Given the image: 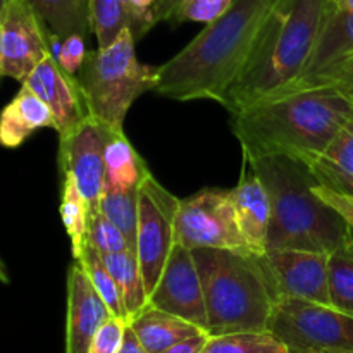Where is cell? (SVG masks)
Wrapping results in <instances>:
<instances>
[{
    "instance_id": "cell-1",
    "label": "cell",
    "mask_w": 353,
    "mask_h": 353,
    "mask_svg": "<svg viewBox=\"0 0 353 353\" xmlns=\"http://www.w3.org/2000/svg\"><path fill=\"white\" fill-rule=\"evenodd\" d=\"M353 117V102L334 86L288 88L231 114L243 161L286 155L305 159L330 145Z\"/></svg>"
},
{
    "instance_id": "cell-2",
    "label": "cell",
    "mask_w": 353,
    "mask_h": 353,
    "mask_svg": "<svg viewBox=\"0 0 353 353\" xmlns=\"http://www.w3.org/2000/svg\"><path fill=\"white\" fill-rule=\"evenodd\" d=\"M279 0H233L226 12L159 65L155 92L165 99L223 102L247 65Z\"/></svg>"
},
{
    "instance_id": "cell-3",
    "label": "cell",
    "mask_w": 353,
    "mask_h": 353,
    "mask_svg": "<svg viewBox=\"0 0 353 353\" xmlns=\"http://www.w3.org/2000/svg\"><path fill=\"white\" fill-rule=\"evenodd\" d=\"M327 6V0H279L221 105L230 114L240 112L262 97L292 86L312 54Z\"/></svg>"
},
{
    "instance_id": "cell-4",
    "label": "cell",
    "mask_w": 353,
    "mask_h": 353,
    "mask_svg": "<svg viewBox=\"0 0 353 353\" xmlns=\"http://www.w3.org/2000/svg\"><path fill=\"white\" fill-rule=\"evenodd\" d=\"M243 162L262 179L271 199L269 248L330 254L350 234L343 217L319 199V183L302 161L268 155Z\"/></svg>"
},
{
    "instance_id": "cell-5",
    "label": "cell",
    "mask_w": 353,
    "mask_h": 353,
    "mask_svg": "<svg viewBox=\"0 0 353 353\" xmlns=\"http://www.w3.org/2000/svg\"><path fill=\"white\" fill-rule=\"evenodd\" d=\"M192 252L202 278L207 333L268 331L276 299L259 255L219 248Z\"/></svg>"
},
{
    "instance_id": "cell-6",
    "label": "cell",
    "mask_w": 353,
    "mask_h": 353,
    "mask_svg": "<svg viewBox=\"0 0 353 353\" xmlns=\"http://www.w3.org/2000/svg\"><path fill=\"white\" fill-rule=\"evenodd\" d=\"M134 43L126 28L110 45L88 52L76 74L90 116L116 133L124 131L134 100L159 83V68L140 62Z\"/></svg>"
},
{
    "instance_id": "cell-7",
    "label": "cell",
    "mask_w": 353,
    "mask_h": 353,
    "mask_svg": "<svg viewBox=\"0 0 353 353\" xmlns=\"http://www.w3.org/2000/svg\"><path fill=\"white\" fill-rule=\"evenodd\" d=\"M268 331L290 353H353V316L326 303L279 299Z\"/></svg>"
},
{
    "instance_id": "cell-8",
    "label": "cell",
    "mask_w": 353,
    "mask_h": 353,
    "mask_svg": "<svg viewBox=\"0 0 353 353\" xmlns=\"http://www.w3.org/2000/svg\"><path fill=\"white\" fill-rule=\"evenodd\" d=\"M174 231L176 243L190 250L219 248L250 254L238 230L230 190L203 188L188 199H179Z\"/></svg>"
},
{
    "instance_id": "cell-9",
    "label": "cell",
    "mask_w": 353,
    "mask_h": 353,
    "mask_svg": "<svg viewBox=\"0 0 353 353\" xmlns=\"http://www.w3.org/2000/svg\"><path fill=\"white\" fill-rule=\"evenodd\" d=\"M179 199L165 190L154 174L140 186L137 255L147 295L154 292L169 254L176 243L174 219Z\"/></svg>"
},
{
    "instance_id": "cell-10",
    "label": "cell",
    "mask_w": 353,
    "mask_h": 353,
    "mask_svg": "<svg viewBox=\"0 0 353 353\" xmlns=\"http://www.w3.org/2000/svg\"><path fill=\"white\" fill-rule=\"evenodd\" d=\"M48 55L47 24L26 0H9L0 14V78L23 83Z\"/></svg>"
},
{
    "instance_id": "cell-11",
    "label": "cell",
    "mask_w": 353,
    "mask_h": 353,
    "mask_svg": "<svg viewBox=\"0 0 353 353\" xmlns=\"http://www.w3.org/2000/svg\"><path fill=\"white\" fill-rule=\"evenodd\" d=\"M274 299H300L309 302H330L327 254L296 248H268L259 255Z\"/></svg>"
},
{
    "instance_id": "cell-12",
    "label": "cell",
    "mask_w": 353,
    "mask_h": 353,
    "mask_svg": "<svg viewBox=\"0 0 353 353\" xmlns=\"http://www.w3.org/2000/svg\"><path fill=\"white\" fill-rule=\"evenodd\" d=\"M148 303L190 321L207 333V310L202 278L190 248L174 243Z\"/></svg>"
},
{
    "instance_id": "cell-13",
    "label": "cell",
    "mask_w": 353,
    "mask_h": 353,
    "mask_svg": "<svg viewBox=\"0 0 353 353\" xmlns=\"http://www.w3.org/2000/svg\"><path fill=\"white\" fill-rule=\"evenodd\" d=\"M110 131L92 116L86 117L74 131L59 138V169L61 176L69 174L74 178L90 207L97 209L100 195L103 192V174H105V145Z\"/></svg>"
},
{
    "instance_id": "cell-14",
    "label": "cell",
    "mask_w": 353,
    "mask_h": 353,
    "mask_svg": "<svg viewBox=\"0 0 353 353\" xmlns=\"http://www.w3.org/2000/svg\"><path fill=\"white\" fill-rule=\"evenodd\" d=\"M353 65V9L327 6L326 17L300 78L288 88L331 86ZM285 88V90H288Z\"/></svg>"
},
{
    "instance_id": "cell-15",
    "label": "cell",
    "mask_w": 353,
    "mask_h": 353,
    "mask_svg": "<svg viewBox=\"0 0 353 353\" xmlns=\"http://www.w3.org/2000/svg\"><path fill=\"white\" fill-rule=\"evenodd\" d=\"M21 85L37 93L55 117L59 138L74 131L90 116L76 76L69 74L52 55L40 62Z\"/></svg>"
},
{
    "instance_id": "cell-16",
    "label": "cell",
    "mask_w": 353,
    "mask_h": 353,
    "mask_svg": "<svg viewBox=\"0 0 353 353\" xmlns=\"http://www.w3.org/2000/svg\"><path fill=\"white\" fill-rule=\"evenodd\" d=\"M109 317V307L74 261L68 274L65 353H88L93 336Z\"/></svg>"
},
{
    "instance_id": "cell-17",
    "label": "cell",
    "mask_w": 353,
    "mask_h": 353,
    "mask_svg": "<svg viewBox=\"0 0 353 353\" xmlns=\"http://www.w3.org/2000/svg\"><path fill=\"white\" fill-rule=\"evenodd\" d=\"M238 230L254 255L265 254L269 248V228H271V199L262 179L243 162L238 185L230 190Z\"/></svg>"
},
{
    "instance_id": "cell-18",
    "label": "cell",
    "mask_w": 353,
    "mask_h": 353,
    "mask_svg": "<svg viewBox=\"0 0 353 353\" xmlns=\"http://www.w3.org/2000/svg\"><path fill=\"white\" fill-rule=\"evenodd\" d=\"M41 128L55 130V117L47 103L26 85L0 112V145L17 148Z\"/></svg>"
},
{
    "instance_id": "cell-19",
    "label": "cell",
    "mask_w": 353,
    "mask_h": 353,
    "mask_svg": "<svg viewBox=\"0 0 353 353\" xmlns=\"http://www.w3.org/2000/svg\"><path fill=\"white\" fill-rule=\"evenodd\" d=\"M316 181L343 195H353V117L323 152L305 159Z\"/></svg>"
},
{
    "instance_id": "cell-20",
    "label": "cell",
    "mask_w": 353,
    "mask_h": 353,
    "mask_svg": "<svg viewBox=\"0 0 353 353\" xmlns=\"http://www.w3.org/2000/svg\"><path fill=\"white\" fill-rule=\"evenodd\" d=\"M128 324L134 331L147 353H161L178 341L205 333L190 321L157 309L150 303H147L137 316L131 317Z\"/></svg>"
},
{
    "instance_id": "cell-21",
    "label": "cell",
    "mask_w": 353,
    "mask_h": 353,
    "mask_svg": "<svg viewBox=\"0 0 353 353\" xmlns=\"http://www.w3.org/2000/svg\"><path fill=\"white\" fill-rule=\"evenodd\" d=\"M105 174L103 190H134L152 174L147 162L143 161L137 148L131 145L124 131L110 134L105 145Z\"/></svg>"
},
{
    "instance_id": "cell-22",
    "label": "cell",
    "mask_w": 353,
    "mask_h": 353,
    "mask_svg": "<svg viewBox=\"0 0 353 353\" xmlns=\"http://www.w3.org/2000/svg\"><path fill=\"white\" fill-rule=\"evenodd\" d=\"M102 259L119 288L124 309H126L128 323H130L131 317L137 316L148 303L147 288H145L137 252L126 250L121 254L102 255Z\"/></svg>"
},
{
    "instance_id": "cell-23",
    "label": "cell",
    "mask_w": 353,
    "mask_h": 353,
    "mask_svg": "<svg viewBox=\"0 0 353 353\" xmlns=\"http://www.w3.org/2000/svg\"><path fill=\"white\" fill-rule=\"evenodd\" d=\"M62 188H61V212L62 224L71 240L72 257H78L83 248L88 243V224L92 207L88 200L81 193V190L76 185L74 178L69 174L62 176Z\"/></svg>"
},
{
    "instance_id": "cell-24",
    "label": "cell",
    "mask_w": 353,
    "mask_h": 353,
    "mask_svg": "<svg viewBox=\"0 0 353 353\" xmlns=\"http://www.w3.org/2000/svg\"><path fill=\"white\" fill-rule=\"evenodd\" d=\"M38 12L48 30L59 37L83 34L90 31L86 0H26Z\"/></svg>"
},
{
    "instance_id": "cell-25",
    "label": "cell",
    "mask_w": 353,
    "mask_h": 353,
    "mask_svg": "<svg viewBox=\"0 0 353 353\" xmlns=\"http://www.w3.org/2000/svg\"><path fill=\"white\" fill-rule=\"evenodd\" d=\"M330 302L334 309L353 316V233L327 254Z\"/></svg>"
},
{
    "instance_id": "cell-26",
    "label": "cell",
    "mask_w": 353,
    "mask_h": 353,
    "mask_svg": "<svg viewBox=\"0 0 353 353\" xmlns=\"http://www.w3.org/2000/svg\"><path fill=\"white\" fill-rule=\"evenodd\" d=\"M95 210V209H93ZM97 210L103 214L110 223L116 224L128 238L133 250L137 252L138 214H140V188L110 190L105 188L100 195Z\"/></svg>"
},
{
    "instance_id": "cell-27",
    "label": "cell",
    "mask_w": 353,
    "mask_h": 353,
    "mask_svg": "<svg viewBox=\"0 0 353 353\" xmlns=\"http://www.w3.org/2000/svg\"><path fill=\"white\" fill-rule=\"evenodd\" d=\"M90 31H93L99 47L112 43L121 31L130 28L131 16L126 0H86Z\"/></svg>"
},
{
    "instance_id": "cell-28",
    "label": "cell",
    "mask_w": 353,
    "mask_h": 353,
    "mask_svg": "<svg viewBox=\"0 0 353 353\" xmlns=\"http://www.w3.org/2000/svg\"><path fill=\"white\" fill-rule=\"evenodd\" d=\"M202 353H290V348L269 331H241L209 336Z\"/></svg>"
},
{
    "instance_id": "cell-29",
    "label": "cell",
    "mask_w": 353,
    "mask_h": 353,
    "mask_svg": "<svg viewBox=\"0 0 353 353\" xmlns=\"http://www.w3.org/2000/svg\"><path fill=\"white\" fill-rule=\"evenodd\" d=\"M74 261L81 265V269L85 271V274L88 276L93 288L97 290V293L102 296L105 305L109 307L110 314L116 317H123V319L128 321L123 296H121L119 288H117L112 274H110L109 269H107L102 255H100L92 245L86 243V247L83 248V252L74 259Z\"/></svg>"
},
{
    "instance_id": "cell-30",
    "label": "cell",
    "mask_w": 353,
    "mask_h": 353,
    "mask_svg": "<svg viewBox=\"0 0 353 353\" xmlns=\"http://www.w3.org/2000/svg\"><path fill=\"white\" fill-rule=\"evenodd\" d=\"M88 243L100 255L121 254V252L133 250L123 231L110 223L100 210H92L88 224Z\"/></svg>"
},
{
    "instance_id": "cell-31",
    "label": "cell",
    "mask_w": 353,
    "mask_h": 353,
    "mask_svg": "<svg viewBox=\"0 0 353 353\" xmlns=\"http://www.w3.org/2000/svg\"><path fill=\"white\" fill-rule=\"evenodd\" d=\"M231 3L233 0H178L169 23L181 24L192 21V23L209 24L223 16Z\"/></svg>"
},
{
    "instance_id": "cell-32",
    "label": "cell",
    "mask_w": 353,
    "mask_h": 353,
    "mask_svg": "<svg viewBox=\"0 0 353 353\" xmlns=\"http://www.w3.org/2000/svg\"><path fill=\"white\" fill-rule=\"evenodd\" d=\"M126 319L116 316L109 317L93 336L88 353H119L124 336H126Z\"/></svg>"
},
{
    "instance_id": "cell-33",
    "label": "cell",
    "mask_w": 353,
    "mask_h": 353,
    "mask_svg": "<svg viewBox=\"0 0 353 353\" xmlns=\"http://www.w3.org/2000/svg\"><path fill=\"white\" fill-rule=\"evenodd\" d=\"M86 55H88V50H86L85 45V37L83 34H69L62 40V47H61V54L55 61L59 62L62 69L69 74L76 76L78 71L81 69L83 62H85Z\"/></svg>"
},
{
    "instance_id": "cell-34",
    "label": "cell",
    "mask_w": 353,
    "mask_h": 353,
    "mask_svg": "<svg viewBox=\"0 0 353 353\" xmlns=\"http://www.w3.org/2000/svg\"><path fill=\"white\" fill-rule=\"evenodd\" d=\"M157 0H126L131 16V33L134 40H140L157 24L154 17V7Z\"/></svg>"
},
{
    "instance_id": "cell-35",
    "label": "cell",
    "mask_w": 353,
    "mask_h": 353,
    "mask_svg": "<svg viewBox=\"0 0 353 353\" xmlns=\"http://www.w3.org/2000/svg\"><path fill=\"white\" fill-rule=\"evenodd\" d=\"M316 193L319 195V199L323 202H326L327 205L333 207L341 217H343L345 223L348 224V228L353 233V195H343V193H336L330 188H324V186L316 185Z\"/></svg>"
},
{
    "instance_id": "cell-36",
    "label": "cell",
    "mask_w": 353,
    "mask_h": 353,
    "mask_svg": "<svg viewBox=\"0 0 353 353\" xmlns=\"http://www.w3.org/2000/svg\"><path fill=\"white\" fill-rule=\"evenodd\" d=\"M209 333H200L195 334V336H190L186 340L178 341L176 345L169 347L168 350L161 353H202L203 348H205L207 341H209Z\"/></svg>"
},
{
    "instance_id": "cell-37",
    "label": "cell",
    "mask_w": 353,
    "mask_h": 353,
    "mask_svg": "<svg viewBox=\"0 0 353 353\" xmlns=\"http://www.w3.org/2000/svg\"><path fill=\"white\" fill-rule=\"evenodd\" d=\"M119 353H147V350L143 348V345L140 343L138 336L134 334V331L130 327V324H128L126 336H124L123 347H121Z\"/></svg>"
},
{
    "instance_id": "cell-38",
    "label": "cell",
    "mask_w": 353,
    "mask_h": 353,
    "mask_svg": "<svg viewBox=\"0 0 353 353\" xmlns=\"http://www.w3.org/2000/svg\"><path fill=\"white\" fill-rule=\"evenodd\" d=\"M331 86H334V88L340 90L343 95H347L348 99L353 102V65L348 71H345L343 74L338 76L336 79H334V83Z\"/></svg>"
},
{
    "instance_id": "cell-39",
    "label": "cell",
    "mask_w": 353,
    "mask_h": 353,
    "mask_svg": "<svg viewBox=\"0 0 353 353\" xmlns=\"http://www.w3.org/2000/svg\"><path fill=\"white\" fill-rule=\"evenodd\" d=\"M331 7L341 10H352L353 9V0H327Z\"/></svg>"
},
{
    "instance_id": "cell-40",
    "label": "cell",
    "mask_w": 353,
    "mask_h": 353,
    "mask_svg": "<svg viewBox=\"0 0 353 353\" xmlns=\"http://www.w3.org/2000/svg\"><path fill=\"white\" fill-rule=\"evenodd\" d=\"M9 2V0H0V14H2V10H3V7H6V3Z\"/></svg>"
}]
</instances>
